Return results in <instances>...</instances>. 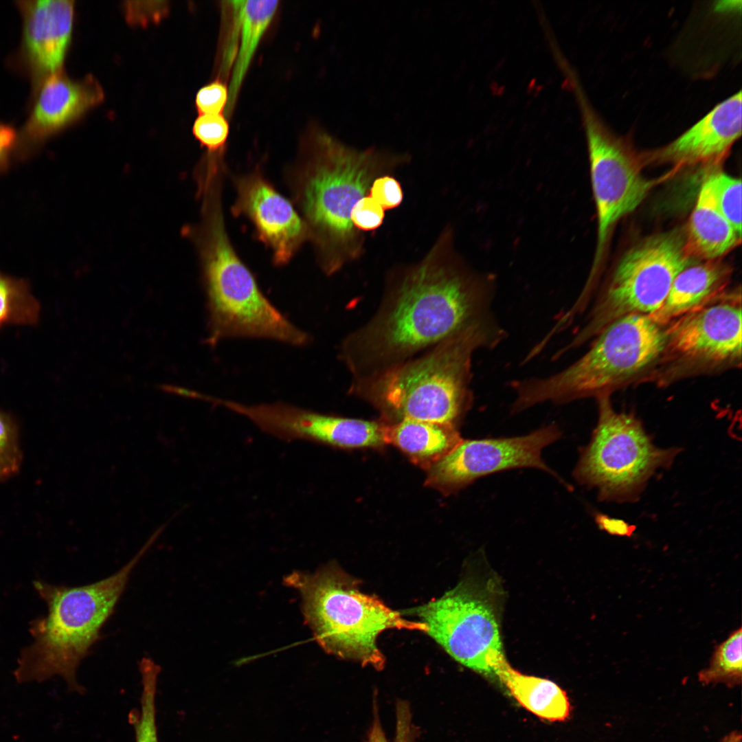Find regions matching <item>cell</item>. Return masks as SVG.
<instances>
[{"label":"cell","instance_id":"1","mask_svg":"<svg viewBox=\"0 0 742 742\" xmlns=\"http://www.w3.org/2000/svg\"><path fill=\"white\" fill-rule=\"evenodd\" d=\"M495 276L473 269L446 229L418 263L389 276L379 305L343 340L340 357L363 379L406 361L493 319Z\"/></svg>","mask_w":742,"mask_h":742},{"label":"cell","instance_id":"2","mask_svg":"<svg viewBox=\"0 0 742 742\" xmlns=\"http://www.w3.org/2000/svg\"><path fill=\"white\" fill-rule=\"evenodd\" d=\"M405 159L374 149L348 147L320 130L304 138L289 181L308 240L326 274L336 273L362 255L365 239L351 221L353 207L368 194L376 178Z\"/></svg>","mask_w":742,"mask_h":742},{"label":"cell","instance_id":"3","mask_svg":"<svg viewBox=\"0 0 742 742\" xmlns=\"http://www.w3.org/2000/svg\"><path fill=\"white\" fill-rule=\"evenodd\" d=\"M496 318L473 325L403 363L352 381L349 392L394 420L404 419L456 427L473 401L472 358L506 337Z\"/></svg>","mask_w":742,"mask_h":742},{"label":"cell","instance_id":"4","mask_svg":"<svg viewBox=\"0 0 742 742\" xmlns=\"http://www.w3.org/2000/svg\"><path fill=\"white\" fill-rule=\"evenodd\" d=\"M160 535L156 530L126 565L97 582L67 587L34 581L47 613L30 623L33 641L18 658L14 671L18 683L42 682L59 676L69 691L84 693L77 679L78 668L101 638L102 628L113 614L133 570Z\"/></svg>","mask_w":742,"mask_h":742},{"label":"cell","instance_id":"5","mask_svg":"<svg viewBox=\"0 0 742 742\" xmlns=\"http://www.w3.org/2000/svg\"><path fill=\"white\" fill-rule=\"evenodd\" d=\"M302 596L305 620L327 653L382 670L385 657L376 645L387 629L427 632L426 625L403 617L374 596L361 592L360 582L335 563L313 573L294 572L284 578Z\"/></svg>","mask_w":742,"mask_h":742},{"label":"cell","instance_id":"6","mask_svg":"<svg viewBox=\"0 0 742 742\" xmlns=\"http://www.w3.org/2000/svg\"><path fill=\"white\" fill-rule=\"evenodd\" d=\"M596 337L586 353L560 372L512 381V414L543 403L566 404L609 393L647 367L666 346L665 330L642 314L617 319Z\"/></svg>","mask_w":742,"mask_h":742},{"label":"cell","instance_id":"7","mask_svg":"<svg viewBox=\"0 0 742 742\" xmlns=\"http://www.w3.org/2000/svg\"><path fill=\"white\" fill-rule=\"evenodd\" d=\"M207 203L203 243L209 313L206 341L213 346L228 337H251L306 345L309 335L269 301L235 251L226 231L221 200Z\"/></svg>","mask_w":742,"mask_h":742},{"label":"cell","instance_id":"8","mask_svg":"<svg viewBox=\"0 0 742 742\" xmlns=\"http://www.w3.org/2000/svg\"><path fill=\"white\" fill-rule=\"evenodd\" d=\"M596 398L598 423L573 476L596 488L600 500H636L655 471L670 466L679 450L655 447L638 418L614 409L609 393Z\"/></svg>","mask_w":742,"mask_h":742},{"label":"cell","instance_id":"9","mask_svg":"<svg viewBox=\"0 0 742 742\" xmlns=\"http://www.w3.org/2000/svg\"><path fill=\"white\" fill-rule=\"evenodd\" d=\"M695 262L685 250L684 236L676 231L638 243L622 257L585 325L552 358L579 348L621 317L654 313L665 300L677 275Z\"/></svg>","mask_w":742,"mask_h":742},{"label":"cell","instance_id":"10","mask_svg":"<svg viewBox=\"0 0 742 742\" xmlns=\"http://www.w3.org/2000/svg\"><path fill=\"white\" fill-rule=\"evenodd\" d=\"M578 102L584 127L591 183L597 214V240L594 262L586 282L594 284L615 225L633 212L660 181L642 173L640 154L626 138L616 135L598 115L576 73L566 76Z\"/></svg>","mask_w":742,"mask_h":742},{"label":"cell","instance_id":"11","mask_svg":"<svg viewBox=\"0 0 742 742\" xmlns=\"http://www.w3.org/2000/svg\"><path fill=\"white\" fill-rule=\"evenodd\" d=\"M499 594L495 581L462 580L440 598L409 610L427 633L464 666L495 675L506 660L500 633Z\"/></svg>","mask_w":742,"mask_h":742},{"label":"cell","instance_id":"12","mask_svg":"<svg viewBox=\"0 0 742 742\" xmlns=\"http://www.w3.org/2000/svg\"><path fill=\"white\" fill-rule=\"evenodd\" d=\"M561 436L554 423L510 438L462 440L430 466L427 483L445 492L456 491L482 476L515 468H537L555 477L541 451Z\"/></svg>","mask_w":742,"mask_h":742},{"label":"cell","instance_id":"13","mask_svg":"<svg viewBox=\"0 0 742 742\" xmlns=\"http://www.w3.org/2000/svg\"><path fill=\"white\" fill-rule=\"evenodd\" d=\"M251 420L280 440H302L339 448L374 447L386 444V425L349 418L277 402L254 406Z\"/></svg>","mask_w":742,"mask_h":742},{"label":"cell","instance_id":"14","mask_svg":"<svg viewBox=\"0 0 742 742\" xmlns=\"http://www.w3.org/2000/svg\"><path fill=\"white\" fill-rule=\"evenodd\" d=\"M234 182L233 214L251 221L258 239L271 251L276 265L286 264L308 240L296 208L258 170L238 177Z\"/></svg>","mask_w":742,"mask_h":742},{"label":"cell","instance_id":"15","mask_svg":"<svg viewBox=\"0 0 742 742\" xmlns=\"http://www.w3.org/2000/svg\"><path fill=\"white\" fill-rule=\"evenodd\" d=\"M740 295H723L669 324L666 346L687 359L719 363L741 357Z\"/></svg>","mask_w":742,"mask_h":742},{"label":"cell","instance_id":"16","mask_svg":"<svg viewBox=\"0 0 742 742\" xmlns=\"http://www.w3.org/2000/svg\"><path fill=\"white\" fill-rule=\"evenodd\" d=\"M103 98L102 88L91 76L74 80L61 70L46 77L34 87L32 104L18 134L15 153L27 156Z\"/></svg>","mask_w":742,"mask_h":742},{"label":"cell","instance_id":"17","mask_svg":"<svg viewBox=\"0 0 742 742\" xmlns=\"http://www.w3.org/2000/svg\"><path fill=\"white\" fill-rule=\"evenodd\" d=\"M16 4L22 17L18 58L35 87L63 70L71 37L74 1L29 0Z\"/></svg>","mask_w":742,"mask_h":742},{"label":"cell","instance_id":"18","mask_svg":"<svg viewBox=\"0 0 742 742\" xmlns=\"http://www.w3.org/2000/svg\"><path fill=\"white\" fill-rule=\"evenodd\" d=\"M741 134V93L717 104L702 119L668 144L640 154L643 164H670L678 169L715 166L724 160Z\"/></svg>","mask_w":742,"mask_h":742},{"label":"cell","instance_id":"19","mask_svg":"<svg viewBox=\"0 0 742 742\" xmlns=\"http://www.w3.org/2000/svg\"><path fill=\"white\" fill-rule=\"evenodd\" d=\"M732 271L720 259L687 266L674 279L661 306L648 317L662 326L718 300L724 295Z\"/></svg>","mask_w":742,"mask_h":742},{"label":"cell","instance_id":"20","mask_svg":"<svg viewBox=\"0 0 742 742\" xmlns=\"http://www.w3.org/2000/svg\"><path fill=\"white\" fill-rule=\"evenodd\" d=\"M739 235L719 210L708 178L689 218L684 248L693 260H718L740 245Z\"/></svg>","mask_w":742,"mask_h":742},{"label":"cell","instance_id":"21","mask_svg":"<svg viewBox=\"0 0 742 742\" xmlns=\"http://www.w3.org/2000/svg\"><path fill=\"white\" fill-rule=\"evenodd\" d=\"M385 440L386 444H393L414 460L430 463L431 466L462 440L452 425L404 419L386 425Z\"/></svg>","mask_w":742,"mask_h":742},{"label":"cell","instance_id":"22","mask_svg":"<svg viewBox=\"0 0 742 742\" xmlns=\"http://www.w3.org/2000/svg\"><path fill=\"white\" fill-rule=\"evenodd\" d=\"M495 675L524 708L537 717L551 721L569 717L571 706L566 693L554 682L521 673L506 660Z\"/></svg>","mask_w":742,"mask_h":742},{"label":"cell","instance_id":"23","mask_svg":"<svg viewBox=\"0 0 742 742\" xmlns=\"http://www.w3.org/2000/svg\"><path fill=\"white\" fill-rule=\"evenodd\" d=\"M238 23L240 43L235 56L228 88L226 109L231 113L239 90L258 44L271 23L278 7V1H232Z\"/></svg>","mask_w":742,"mask_h":742},{"label":"cell","instance_id":"24","mask_svg":"<svg viewBox=\"0 0 742 742\" xmlns=\"http://www.w3.org/2000/svg\"><path fill=\"white\" fill-rule=\"evenodd\" d=\"M40 310L26 280L0 272V329L8 325H35Z\"/></svg>","mask_w":742,"mask_h":742},{"label":"cell","instance_id":"25","mask_svg":"<svg viewBox=\"0 0 742 742\" xmlns=\"http://www.w3.org/2000/svg\"><path fill=\"white\" fill-rule=\"evenodd\" d=\"M142 679L139 711L131 710L135 742H159L156 721V695L160 666L152 659L143 657L139 664Z\"/></svg>","mask_w":742,"mask_h":742},{"label":"cell","instance_id":"26","mask_svg":"<svg viewBox=\"0 0 742 742\" xmlns=\"http://www.w3.org/2000/svg\"><path fill=\"white\" fill-rule=\"evenodd\" d=\"M742 629L739 627L718 644L707 668L698 673L704 685L723 684L734 687L742 679Z\"/></svg>","mask_w":742,"mask_h":742},{"label":"cell","instance_id":"27","mask_svg":"<svg viewBox=\"0 0 742 742\" xmlns=\"http://www.w3.org/2000/svg\"><path fill=\"white\" fill-rule=\"evenodd\" d=\"M719 210L741 236V180L722 172L708 177Z\"/></svg>","mask_w":742,"mask_h":742},{"label":"cell","instance_id":"28","mask_svg":"<svg viewBox=\"0 0 742 742\" xmlns=\"http://www.w3.org/2000/svg\"><path fill=\"white\" fill-rule=\"evenodd\" d=\"M416 732L409 704L405 700H398L396 704L395 734L391 742H415ZM366 742H390L381 724L376 698L373 701V718Z\"/></svg>","mask_w":742,"mask_h":742},{"label":"cell","instance_id":"29","mask_svg":"<svg viewBox=\"0 0 742 742\" xmlns=\"http://www.w3.org/2000/svg\"><path fill=\"white\" fill-rule=\"evenodd\" d=\"M21 462L16 423L10 414L0 410V481L16 474Z\"/></svg>","mask_w":742,"mask_h":742},{"label":"cell","instance_id":"30","mask_svg":"<svg viewBox=\"0 0 742 742\" xmlns=\"http://www.w3.org/2000/svg\"><path fill=\"white\" fill-rule=\"evenodd\" d=\"M192 132L210 155H221L228 137L229 124L223 114H202L196 119Z\"/></svg>","mask_w":742,"mask_h":742},{"label":"cell","instance_id":"31","mask_svg":"<svg viewBox=\"0 0 742 742\" xmlns=\"http://www.w3.org/2000/svg\"><path fill=\"white\" fill-rule=\"evenodd\" d=\"M229 90L221 80H214L197 92L195 104L199 115L222 114L228 102Z\"/></svg>","mask_w":742,"mask_h":742},{"label":"cell","instance_id":"32","mask_svg":"<svg viewBox=\"0 0 742 742\" xmlns=\"http://www.w3.org/2000/svg\"><path fill=\"white\" fill-rule=\"evenodd\" d=\"M384 210L368 194L360 199L353 207L351 221L360 232L372 231L381 226Z\"/></svg>","mask_w":742,"mask_h":742},{"label":"cell","instance_id":"33","mask_svg":"<svg viewBox=\"0 0 742 742\" xmlns=\"http://www.w3.org/2000/svg\"><path fill=\"white\" fill-rule=\"evenodd\" d=\"M368 195L384 210L398 207L403 199L400 182L388 175H381L374 180Z\"/></svg>","mask_w":742,"mask_h":742},{"label":"cell","instance_id":"34","mask_svg":"<svg viewBox=\"0 0 742 742\" xmlns=\"http://www.w3.org/2000/svg\"><path fill=\"white\" fill-rule=\"evenodd\" d=\"M127 2L125 5L126 17L129 22L143 25L150 21H158L167 12L164 1Z\"/></svg>","mask_w":742,"mask_h":742},{"label":"cell","instance_id":"35","mask_svg":"<svg viewBox=\"0 0 742 742\" xmlns=\"http://www.w3.org/2000/svg\"><path fill=\"white\" fill-rule=\"evenodd\" d=\"M18 134L10 125L0 123V174L8 167L15 153Z\"/></svg>","mask_w":742,"mask_h":742},{"label":"cell","instance_id":"36","mask_svg":"<svg viewBox=\"0 0 742 742\" xmlns=\"http://www.w3.org/2000/svg\"><path fill=\"white\" fill-rule=\"evenodd\" d=\"M596 521L600 528L613 535L630 537L635 530L634 526L626 521L605 515H598Z\"/></svg>","mask_w":742,"mask_h":742},{"label":"cell","instance_id":"37","mask_svg":"<svg viewBox=\"0 0 742 742\" xmlns=\"http://www.w3.org/2000/svg\"><path fill=\"white\" fill-rule=\"evenodd\" d=\"M742 737L739 732L732 731L723 737L721 742H742Z\"/></svg>","mask_w":742,"mask_h":742}]
</instances>
